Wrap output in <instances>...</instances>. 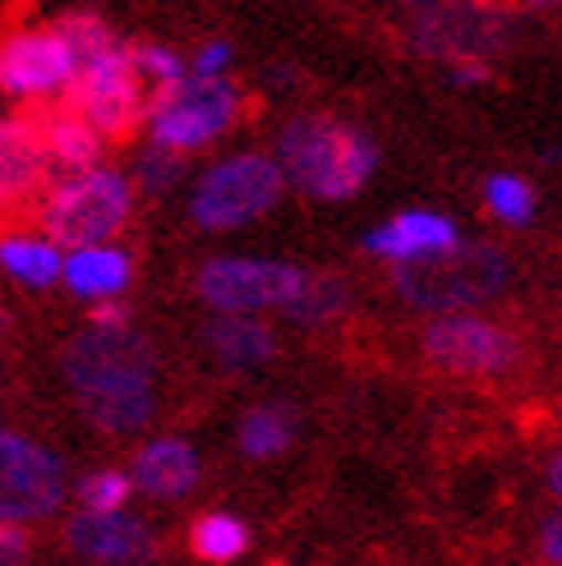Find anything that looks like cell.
I'll return each mask as SVG.
<instances>
[{
    "label": "cell",
    "instance_id": "obj_1",
    "mask_svg": "<svg viewBox=\"0 0 562 566\" xmlns=\"http://www.w3.org/2000/svg\"><path fill=\"white\" fill-rule=\"evenodd\" d=\"M79 410L102 433H138L157 410V350L129 327H89L61 350Z\"/></svg>",
    "mask_w": 562,
    "mask_h": 566
},
{
    "label": "cell",
    "instance_id": "obj_2",
    "mask_svg": "<svg viewBox=\"0 0 562 566\" xmlns=\"http://www.w3.org/2000/svg\"><path fill=\"white\" fill-rule=\"evenodd\" d=\"M277 166L287 185H295L300 193L323 198V203H342L378 171V148L364 129L336 116H300L281 129Z\"/></svg>",
    "mask_w": 562,
    "mask_h": 566
},
{
    "label": "cell",
    "instance_id": "obj_3",
    "mask_svg": "<svg viewBox=\"0 0 562 566\" xmlns=\"http://www.w3.org/2000/svg\"><path fill=\"white\" fill-rule=\"evenodd\" d=\"M508 259L493 244H470L457 240L438 253H425V259H406L397 263V276L392 286L397 295L415 308H434V314H447V308H470L493 300L502 286H508Z\"/></svg>",
    "mask_w": 562,
    "mask_h": 566
},
{
    "label": "cell",
    "instance_id": "obj_4",
    "mask_svg": "<svg viewBox=\"0 0 562 566\" xmlns=\"http://www.w3.org/2000/svg\"><path fill=\"white\" fill-rule=\"evenodd\" d=\"M281 189H287V176H281L277 157L240 153L199 176V185L189 193V217L204 231H240V226L277 208Z\"/></svg>",
    "mask_w": 562,
    "mask_h": 566
},
{
    "label": "cell",
    "instance_id": "obj_5",
    "mask_svg": "<svg viewBox=\"0 0 562 566\" xmlns=\"http://www.w3.org/2000/svg\"><path fill=\"white\" fill-rule=\"evenodd\" d=\"M129 208H134L129 180L116 171L89 166V171H79L74 180L51 189L46 208H42V226H46L51 244H65V249L102 244L129 221Z\"/></svg>",
    "mask_w": 562,
    "mask_h": 566
},
{
    "label": "cell",
    "instance_id": "obj_6",
    "mask_svg": "<svg viewBox=\"0 0 562 566\" xmlns=\"http://www.w3.org/2000/svg\"><path fill=\"white\" fill-rule=\"evenodd\" d=\"M148 116L153 144L194 153L231 129V120L240 116V93L227 83V74H189L171 93L148 102Z\"/></svg>",
    "mask_w": 562,
    "mask_h": 566
},
{
    "label": "cell",
    "instance_id": "obj_7",
    "mask_svg": "<svg viewBox=\"0 0 562 566\" xmlns=\"http://www.w3.org/2000/svg\"><path fill=\"white\" fill-rule=\"evenodd\" d=\"M70 111L89 120L102 138H125L134 134V125L144 120L148 111V93H144V78L134 70V55L125 46H111L93 61H83L70 83Z\"/></svg>",
    "mask_w": 562,
    "mask_h": 566
},
{
    "label": "cell",
    "instance_id": "obj_8",
    "mask_svg": "<svg viewBox=\"0 0 562 566\" xmlns=\"http://www.w3.org/2000/svg\"><path fill=\"white\" fill-rule=\"evenodd\" d=\"M512 14L493 0H434L419 10L415 46L443 65L457 61H493L512 42Z\"/></svg>",
    "mask_w": 562,
    "mask_h": 566
},
{
    "label": "cell",
    "instance_id": "obj_9",
    "mask_svg": "<svg viewBox=\"0 0 562 566\" xmlns=\"http://www.w3.org/2000/svg\"><path fill=\"white\" fill-rule=\"evenodd\" d=\"M425 355L443 374L457 378H502L521 364V342L508 327H498L480 314L447 308L425 332Z\"/></svg>",
    "mask_w": 562,
    "mask_h": 566
},
{
    "label": "cell",
    "instance_id": "obj_10",
    "mask_svg": "<svg viewBox=\"0 0 562 566\" xmlns=\"http://www.w3.org/2000/svg\"><path fill=\"white\" fill-rule=\"evenodd\" d=\"M300 281L304 272L281 259H212L199 272V295L217 314H263V308H287Z\"/></svg>",
    "mask_w": 562,
    "mask_h": 566
},
{
    "label": "cell",
    "instance_id": "obj_11",
    "mask_svg": "<svg viewBox=\"0 0 562 566\" xmlns=\"http://www.w3.org/2000/svg\"><path fill=\"white\" fill-rule=\"evenodd\" d=\"M65 502V465L33 438L0 429V521H42Z\"/></svg>",
    "mask_w": 562,
    "mask_h": 566
},
{
    "label": "cell",
    "instance_id": "obj_12",
    "mask_svg": "<svg viewBox=\"0 0 562 566\" xmlns=\"http://www.w3.org/2000/svg\"><path fill=\"white\" fill-rule=\"evenodd\" d=\"M74 74V55L61 38V28H33L0 46V88L14 97H42L65 88Z\"/></svg>",
    "mask_w": 562,
    "mask_h": 566
},
{
    "label": "cell",
    "instance_id": "obj_13",
    "mask_svg": "<svg viewBox=\"0 0 562 566\" xmlns=\"http://www.w3.org/2000/svg\"><path fill=\"white\" fill-rule=\"evenodd\" d=\"M65 544L83 557V562H111V566H125V562H153V530L121 512H79L65 530Z\"/></svg>",
    "mask_w": 562,
    "mask_h": 566
},
{
    "label": "cell",
    "instance_id": "obj_14",
    "mask_svg": "<svg viewBox=\"0 0 562 566\" xmlns=\"http://www.w3.org/2000/svg\"><path fill=\"white\" fill-rule=\"evenodd\" d=\"M461 231L452 226V217L443 212H429V208H415V212H402L392 217L387 226L364 235V249L374 259H387V263H406V259H425V253H438L447 244H457Z\"/></svg>",
    "mask_w": 562,
    "mask_h": 566
},
{
    "label": "cell",
    "instance_id": "obj_15",
    "mask_svg": "<svg viewBox=\"0 0 562 566\" xmlns=\"http://www.w3.org/2000/svg\"><path fill=\"white\" fill-rule=\"evenodd\" d=\"M129 484L157 502H176L199 484V451H194L185 438H157L134 457Z\"/></svg>",
    "mask_w": 562,
    "mask_h": 566
},
{
    "label": "cell",
    "instance_id": "obj_16",
    "mask_svg": "<svg viewBox=\"0 0 562 566\" xmlns=\"http://www.w3.org/2000/svg\"><path fill=\"white\" fill-rule=\"evenodd\" d=\"M46 171V153H42V134L38 120H0V203L33 193V185Z\"/></svg>",
    "mask_w": 562,
    "mask_h": 566
},
{
    "label": "cell",
    "instance_id": "obj_17",
    "mask_svg": "<svg viewBox=\"0 0 562 566\" xmlns=\"http://www.w3.org/2000/svg\"><path fill=\"white\" fill-rule=\"evenodd\" d=\"M61 276L70 281L74 295H89V300H116L129 276H134V263L125 249H111L106 240L102 244H79L70 249V259L61 263Z\"/></svg>",
    "mask_w": 562,
    "mask_h": 566
},
{
    "label": "cell",
    "instance_id": "obj_18",
    "mask_svg": "<svg viewBox=\"0 0 562 566\" xmlns=\"http://www.w3.org/2000/svg\"><path fill=\"white\" fill-rule=\"evenodd\" d=\"M204 336L217 364L227 369H259L277 355V336L268 323H259V314H217Z\"/></svg>",
    "mask_w": 562,
    "mask_h": 566
},
{
    "label": "cell",
    "instance_id": "obj_19",
    "mask_svg": "<svg viewBox=\"0 0 562 566\" xmlns=\"http://www.w3.org/2000/svg\"><path fill=\"white\" fill-rule=\"evenodd\" d=\"M38 134H42L46 161L70 166V171H89L102 153V134L83 116H74V111H55V116L38 120Z\"/></svg>",
    "mask_w": 562,
    "mask_h": 566
},
{
    "label": "cell",
    "instance_id": "obj_20",
    "mask_svg": "<svg viewBox=\"0 0 562 566\" xmlns=\"http://www.w3.org/2000/svg\"><path fill=\"white\" fill-rule=\"evenodd\" d=\"M346 304H351V286H346L342 276H332V272H304L300 291L287 300L281 314H287L291 323H300V327H323L332 318H342Z\"/></svg>",
    "mask_w": 562,
    "mask_h": 566
},
{
    "label": "cell",
    "instance_id": "obj_21",
    "mask_svg": "<svg viewBox=\"0 0 562 566\" xmlns=\"http://www.w3.org/2000/svg\"><path fill=\"white\" fill-rule=\"evenodd\" d=\"M236 442L249 461H272L281 457L291 442H295V410L291 406H254L240 429H236Z\"/></svg>",
    "mask_w": 562,
    "mask_h": 566
},
{
    "label": "cell",
    "instance_id": "obj_22",
    "mask_svg": "<svg viewBox=\"0 0 562 566\" xmlns=\"http://www.w3.org/2000/svg\"><path fill=\"white\" fill-rule=\"evenodd\" d=\"M189 548H194V557H204V562H236V557H244V548H249V530H244L240 516L212 512V516L194 521Z\"/></svg>",
    "mask_w": 562,
    "mask_h": 566
},
{
    "label": "cell",
    "instance_id": "obj_23",
    "mask_svg": "<svg viewBox=\"0 0 562 566\" xmlns=\"http://www.w3.org/2000/svg\"><path fill=\"white\" fill-rule=\"evenodd\" d=\"M61 244H46V240H10L0 244V268L10 276H19L23 286H51L61 281Z\"/></svg>",
    "mask_w": 562,
    "mask_h": 566
},
{
    "label": "cell",
    "instance_id": "obj_24",
    "mask_svg": "<svg viewBox=\"0 0 562 566\" xmlns=\"http://www.w3.org/2000/svg\"><path fill=\"white\" fill-rule=\"evenodd\" d=\"M535 189H530L521 176H489L485 180V212L502 226H530L535 221Z\"/></svg>",
    "mask_w": 562,
    "mask_h": 566
},
{
    "label": "cell",
    "instance_id": "obj_25",
    "mask_svg": "<svg viewBox=\"0 0 562 566\" xmlns=\"http://www.w3.org/2000/svg\"><path fill=\"white\" fill-rule=\"evenodd\" d=\"M55 28H61V38H65V46H70V55H74V70H79L83 61H93V55L121 46L116 33L106 28V19H97V14H65Z\"/></svg>",
    "mask_w": 562,
    "mask_h": 566
},
{
    "label": "cell",
    "instance_id": "obj_26",
    "mask_svg": "<svg viewBox=\"0 0 562 566\" xmlns=\"http://www.w3.org/2000/svg\"><path fill=\"white\" fill-rule=\"evenodd\" d=\"M129 55H134L138 78L148 83V102H157L162 93H171L176 83L185 78V61L176 51H166V46H134Z\"/></svg>",
    "mask_w": 562,
    "mask_h": 566
},
{
    "label": "cell",
    "instance_id": "obj_27",
    "mask_svg": "<svg viewBox=\"0 0 562 566\" xmlns=\"http://www.w3.org/2000/svg\"><path fill=\"white\" fill-rule=\"evenodd\" d=\"M129 493H134V484H129L125 470H93L79 484L83 512H121V506L129 502Z\"/></svg>",
    "mask_w": 562,
    "mask_h": 566
},
{
    "label": "cell",
    "instance_id": "obj_28",
    "mask_svg": "<svg viewBox=\"0 0 562 566\" xmlns=\"http://www.w3.org/2000/svg\"><path fill=\"white\" fill-rule=\"evenodd\" d=\"M134 176H138V185H144L148 193H166V189H176V185H180V176H185V153L153 144L144 157H138Z\"/></svg>",
    "mask_w": 562,
    "mask_h": 566
},
{
    "label": "cell",
    "instance_id": "obj_29",
    "mask_svg": "<svg viewBox=\"0 0 562 566\" xmlns=\"http://www.w3.org/2000/svg\"><path fill=\"white\" fill-rule=\"evenodd\" d=\"M28 553H33L28 530L19 521H0V566H19V562H28Z\"/></svg>",
    "mask_w": 562,
    "mask_h": 566
},
{
    "label": "cell",
    "instance_id": "obj_30",
    "mask_svg": "<svg viewBox=\"0 0 562 566\" xmlns=\"http://www.w3.org/2000/svg\"><path fill=\"white\" fill-rule=\"evenodd\" d=\"M231 46L227 42H204L199 55H194V74H227L231 70Z\"/></svg>",
    "mask_w": 562,
    "mask_h": 566
},
{
    "label": "cell",
    "instance_id": "obj_31",
    "mask_svg": "<svg viewBox=\"0 0 562 566\" xmlns=\"http://www.w3.org/2000/svg\"><path fill=\"white\" fill-rule=\"evenodd\" d=\"M540 553H544V562L562 566V516H549V521H544V530H540Z\"/></svg>",
    "mask_w": 562,
    "mask_h": 566
},
{
    "label": "cell",
    "instance_id": "obj_32",
    "mask_svg": "<svg viewBox=\"0 0 562 566\" xmlns=\"http://www.w3.org/2000/svg\"><path fill=\"white\" fill-rule=\"evenodd\" d=\"M93 323L97 327H129V308L125 304H97L93 308Z\"/></svg>",
    "mask_w": 562,
    "mask_h": 566
},
{
    "label": "cell",
    "instance_id": "obj_33",
    "mask_svg": "<svg viewBox=\"0 0 562 566\" xmlns=\"http://www.w3.org/2000/svg\"><path fill=\"white\" fill-rule=\"evenodd\" d=\"M549 484H553V493L562 497V457L553 461V470H549Z\"/></svg>",
    "mask_w": 562,
    "mask_h": 566
},
{
    "label": "cell",
    "instance_id": "obj_34",
    "mask_svg": "<svg viewBox=\"0 0 562 566\" xmlns=\"http://www.w3.org/2000/svg\"><path fill=\"white\" fill-rule=\"evenodd\" d=\"M406 6H415V10H425V6H434V0H406Z\"/></svg>",
    "mask_w": 562,
    "mask_h": 566
},
{
    "label": "cell",
    "instance_id": "obj_35",
    "mask_svg": "<svg viewBox=\"0 0 562 566\" xmlns=\"http://www.w3.org/2000/svg\"><path fill=\"white\" fill-rule=\"evenodd\" d=\"M530 6H558V0H530Z\"/></svg>",
    "mask_w": 562,
    "mask_h": 566
}]
</instances>
